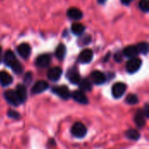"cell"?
<instances>
[{"label":"cell","mask_w":149,"mask_h":149,"mask_svg":"<svg viewBox=\"0 0 149 149\" xmlns=\"http://www.w3.org/2000/svg\"><path fill=\"white\" fill-rule=\"evenodd\" d=\"M71 131H72V135L77 138H83V137H85V135L87 133V129H86V126L81 122L74 123L73 126L72 127Z\"/></svg>","instance_id":"1"},{"label":"cell","mask_w":149,"mask_h":149,"mask_svg":"<svg viewBox=\"0 0 149 149\" xmlns=\"http://www.w3.org/2000/svg\"><path fill=\"white\" fill-rule=\"evenodd\" d=\"M141 60L139 58H130L126 65V69L127 71V72L129 73H134L136 72L141 66Z\"/></svg>","instance_id":"2"},{"label":"cell","mask_w":149,"mask_h":149,"mask_svg":"<svg viewBox=\"0 0 149 149\" xmlns=\"http://www.w3.org/2000/svg\"><path fill=\"white\" fill-rule=\"evenodd\" d=\"M126 91H127V85L122 82L115 83L112 87L113 96L116 99L121 98L124 95V93H126Z\"/></svg>","instance_id":"3"},{"label":"cell","mask_w":149,"mask_h":149,"mask_svg":"<svg viewBox=\"0 0 149 149\" xmlns=\"http://www.w3.org/2000/svg\"><path fill=\"white\" fill-rule=\"evenodd\" d=\"M4 98L7 100L8 103H10V105L17 107L18 105H20L22 102L20 100V99L18 98L17 93L14 90H8L4 93Z\"/></svg>","instance_id":"4"},{"label":"cell","mask_w":149,"mask_h":149,"mask_svg":"<svg viewBox=\"0 0 149 149\" xmlns=\"http://www.w3.org/2000/svg\"><path fill=\"white\" fill-rule=\"evenodd\" d=\"M53 93L58 95L63 100H67L71 97V93L69 91V88L65 86H55L52 88Z\"/></svg>","instance_id":"5"},{"label":"cell","mask_w":149,"mask_h":149,"mask_svg":"<svg viewBox=\"0 0 149 149\" xmlns=\"http://www.w3.org/2000/svg\"><path fill=\"white\" fill-rule=\"evenodd\" d=\"M66 76H67V79H69V81L72 84H79V81L81 80L80 79V75L78 72V70L75 68V67H72V68H70L68 71H67V73H66Z\"/></svg>","instance_id":"6"},{"label":"cell","mask_w":149,"mask_h":149,"mask_svg":"<svg viewBox=\"0 0 149 149\" xmlns=\"http://www.w3.org/2000/svg\"><path fill=\"white\" fill-rule=\"evenodd\" d=\"M93 51L90 49H85L80 52L79 56V61L82 64H86V63L91 62V60L93 59Z\"/></svg>","instance_id":"7"},{"label":"cell","mask_w":149,"mask_h":149,"mask_svg":"<svg viewBox=\"0 0 149 149\" xmlns=\"http://www.w3.org/2000/svg\"><path fill=\"white\" fill-rule=\"evenodd\" d=\"M36 65L41 68L47 67L51 63V57L49 54H41L36 58Z\"/></svg>","instance_id":"8"},{"label":"cell","mask_w":149,"mask_h":149,"mask_svg":"<svg viewBox=\"0 0 149 149\" xmlns=\"http://www.w3.org/2000/svg\"><path fill=\"white\" fill-rule=\"evenodd\" d=\"M91 79L93 82L96 85H102L107 80L106 75L100 71H93L91 73Z\"/></svg>","instance_id":"9"},{"label":"cell","mask_w":149,"mask_h":149,"mask_svg":"<svg viewBox=\"0 0 149 149\" xmlns=\"http://www.w3.org/2000/svg\"><path fill=\"white\" fill-rule=\"evenodd\" d=\"M71 96L73 98V100L80 104H87L88 103V99L86 96V94L83 93V91L81 90H76L74 91Z\"/></svg>","instance_id":"10"},{"label":"cell","mask_w":149,"mask_h":149,"mask_svg":"<svg viewBox=\"0 0 149 149\" xmlns=\"http://www.w3.org/2000/svg\"><path fill=\"white\" fill-rule=\"evenodd\" d=\"M62 75V69L60 67H53L48 71L47 77L52 81H57Z\"/></svg>","instance_id":"11"},{"label":"cell","mask_w":149,"mask_h":149,"mask_svg":"<svg viewBox=\"0 0 149 149\" xmlns=\"http://www.w3.org/2000/svg\"><path fill=\"white\" fill-rule=\"evenodd\" d=\"M48 87H49V85H48V83L46 81L39 80V81L36 82L34 84V86H32L31 92L33 93H40L45 91Z\"/></svg>","instance_id":"12"},{"label":"cell","mask_w":149,"mask_h":149,"mask_svg":"<svg viewBox=\"0 0 149 149\" xmlns=\"http://www.w3.org/2000/svg\"><path fill=\"white\" fill-rule=\"evenodd\" d=\"M17 52L23 58H27L31 54V46L26 43H23L17 46Z\"/></svg>","instance_id":"13"},{"label":"cell","mask_w":149,"mask_h":149,"mask_svg":"<svg viewBox=\"0 0 149 149\" xmlns=\"http://www.w3.org/2000/svg\"><path fill=\"white\" fill-rule=\"evenodd\" d=\"M12 83V77L5 71L0 72V85L2 86H8Z\"/></svg>","instance_id":"14"},{"label":"cell","mask_w":149,"mask_h":149,"mask_svg":"<svg viewBox=\"0 0 149 149\" xmlns=\"http://www.w3.org/2000/svg\"><path fill=\"white\" fill-rule=\"evenodd\" d=\"M123 53L126 57H127L129 58H133L137 57V55L139 54V51L135 45H129L124 49Z\"/></svg>","instance_id":"15"},{"label":"cell","mask_w":149,"mask_h":149,"mask_svg":"<svg viewBox=\"0 0 149 149\" xmlns=\"http://www.w3.org/2000/svg\"><path fill=\"white\" fill-rule=\"evenodd\" d=\"M3 61H4V63H5V65H8V66H11L15 62H17V59L16 58V57H15V54L13 53V52H11V51H10V50H8L5 53H4V56H3Z\"/></svg>","instance_id":"16"},{"label":"cell","mask_w":149,"mask_h":149,"mask_svg":"<svg viewBox=\"0 0 149 149\" xmlns=\"http://www.w3.org/2000/svg\"><path fill=\"white\" fill-rule=\"evenodd\" d=\"M15 92L17 93L18 98L20 99L21 102L23 103V102L26 100V98H27V90H26V87H25L24 85L19 84V85L17 86Z\"/></svg>","instance_id":"17"},{"label":"cell","mask_w":149,"mask_h":149,"mask_svg":"<svg viewBox=\"0 0 149 149\" xmlns=\"http://www.w3.org/2000/svg\"><path fill=\"white\" fill-rule=\"evenodd\" d=\"M67 16L71 19L73 20H79L82 17V11L77 8H71L67 10Z\"/></svg>","instance_id":"18"},{"label":"cell","mask_w":149,"mask_h":149,"mask_svg":"<svg viewBox=\"0 0 149 149\" xmlns=\"http://www.w3.org/2000/svg\"><path fill=\"white\" fill-rule=\"evenodd\" d=\"M134 122L135 124L137 125L138 127L140 128H142L145 124H146V120H145V115L143 113V112L141 110H139L137 112V113L135 114V117H134Z\"/></svg>","instance_id":"19"},{"label":"cell","mask_w":149,"mask_h":149,"mask_svg":"<svg viewBox=\"0 0 149 149\" xmlns=\"http://www.w3.org/2000/svg\"><path fill=\"white\" fill-rule=\"evenodd\" d=\"M65 52H66L65 46L63 44H59V45L57 46V48H56L55 55H56V57H57L58 59L62 60V59L65 58Z\"/></svg>","instance_id":"20"},{"label":"cell","mask_w":149,"mask_h":149,"mask_svg":"<svg viewBox=\"0 0 149 149\" xmlns=\"http://www.w3.org/2000/svg\"><path fill=\"white\" fill-rule=\"evenodd\" d=\"M72 31L75 35H82L85 31V26L80 23H74L72 24Z\"/></svg>","instance_id":"21"},{"label":"cell","mask_w":149,"mask_h":149,"mask_svg":"<svg viewBox=\"0 0 149 149\" xmlns=\"http://www.w3.org/2000/svg\"><path fill=\"white\" fill-rule=\"evenodd\" d=\"M79 88L82 91L88 92V91H91L92 90V83L87 79H84L80 80L79 83Z\"/></svg>","instance_id":"22"},{"label":"cell","mask_w":149,"mask_h":149,"mask_svg":"<svg viewBox=\"0 0 149 149\" xmlns=\"http://www.w3.org/2000/svg\"><path fill=\"white\" fill-rule=\"evenodd\" d=\"M126 136L131 140H138L140 138V133L136 129H129L126 132Z\"/></svg>","instance_id":"23"},{"label":"cell","mask_w":149,"mask_h":149,"mask_svg":"<svg viewBox=\"0 0 149 149\" xmlns=\"http://www.w3.org/2000/svg\"><path fill=\"white\" fill-rule=\"evenodd\" d=\"M137 49L139 51V53H142V54H147L148 52V44L147 42H142V43H140L137 46Z\"/></svg>","instance_id":"24"},{"label":"cell","mask_w":149,"mask_h":149,"mask_svg":"<svg viewBox=\"0 0 149 149\" xmlns=\"http://www.w3.org/2000/svg\"><path fill=\"white\" fill-rule=\"evenodd\" d=\"M138 97L135 95V94H128L127 97L126 98V102L127 104H130V105H134V104H137L138 103Z\"/></svg>","instance_id":"25"},{"label":"cell","mask_w":149,"mask_h":149,"mask_svg":"<svg viewBox=\"0 0 149 149\" xmlns=\"http://www.w3.org/2000/svg\"><path fill=\"white\" fill-rule=\"evenodd\" d=\"M139 7L140 9L144 11V12H148L149 11V1L148 0H141L139 3Z\"/></svg>","instance_id":"26"},{"label":"cell","mask_w":149,"mask_h":149,"mask_svg":"<svg viewBox=\"0 0 149 149\" xmlns=\"http://www.w3.org/2000/svg\"><path fill=\"white\" fill-rule=\"evenodd\" d=\"M10 68L12 69V71H13L15 73H17V74H19V73H21V72H23V67H22L21 64H20L18 61L15 62V63L10 66Z\"/></svg>","instance_id":"27"},{"label":"cell","mask_w":149,"mask_h":149,"mask_svg":"<svg viewBox=\"0 0 149 149\" xmlns=\"http://www.w3.org/2000/svg\"><path fill=\"white\" fill-rule=\"evenodd\" d=\"M8 116L10 117V118H12V119H19V117H20V115H19L18 113H17L15 111H12V110H10V111L8 112Z\"/></svg>","instance_id":"28"},{"label":"cell","mask_w":149,"mask_h":149,"mask_svg":"<svg viewBox=\"0 0 149 149\" xmlns=\"http://www.w3.org/2000/svg\"><path fill=\"white\" fill-rule=\"evenodd\" d=\"M142 112H143V113H144L145 117H148L149 116V107H148V104L145 106L144 111H142Z\"/></svg>","instance_id":"29"},{"label":"cell","mask_w":149,"mask_h":149,"mask_svg":"<svg viewBox=\"0 0 149 149\" xmlns=\"http://www.w3.org/2000/svg\"><path fill=\"white\" fill-rule=\"evenodd\" d=\"M114 58H115V59H116L118 62H120V61H121V60H122V55H121L120 52L116 53V54H115V56H114Z\"/></svg>","instance_id":"30"},{"label":"cell","mask_w":149,"mask_h":149,"mask_svg":"<svg viewBox=\"0 0 149 149\" xmlns=\"http://www.w3.org/2000/svg\"><path fill=\"white\" fill-rule=\"evenodd\" d=\"M133 0H121V2H122V3H124V4H129L131 2H132Z\"/></svg>","instance_id":"31"},{"label":"cell","mask_w":149,"mask_h":149,"mask_svg":"<svg viewBox=\"0 0 149 149\" xmlns=\"http://www.w3.org/2000/svg\"><path fill=\"white\" fill-rule=\"evenodd\" d=\"M105 1H106V0H99V2H100V3H104Z\"/></svg>","instance_id":"32"},{"label":"cell","mask_w":149,"mask_h":149,"mask_svg":"<svg viewBox=\"0 0 149 149\" xmlns=\"http://www.w3.org/2000/svg\"><path fill=\"white\" fill-rule=\"evenodd\" d=\"M1 51H2V49H1V46H0V53H1Z\"/></svg>","instance_id":"33"}]
</instances>
